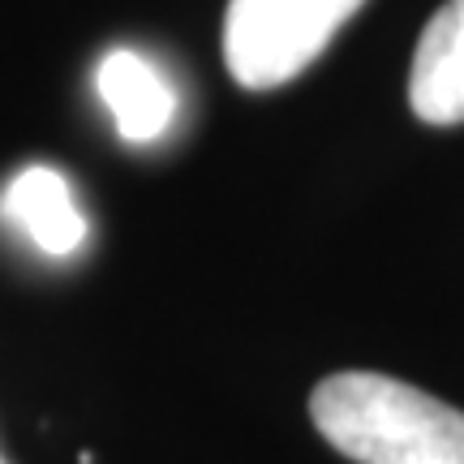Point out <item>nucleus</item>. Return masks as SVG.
I'll return each instance as SVG.
<instances>
[{
  "instance_id": "obj_6",
  "label": "nucleus",
  "mask_w": 464,
  "mask_h": 464,
  "mask_svg": "<svg viewBox=\"0 0 464 464\" xmlns=\"http://www.w3.org/2000/svg\"><path fill=\"white\" fill-rule=\"evenodd\" d=\"M0 464H9V460H5V456H0Z\"/></svg>"
},
{
  "instance_id": "obj_2",
  "label": "nucleus",
  "mask_w": 464,
  "mask_h": 464,
  "mask_svg": "<svg viewBox=\"0 0 464 464\" xmlns=\"http://www.w3.org/2000/svg\"><path fill=\"white\" fill-rule=\"evenodd\" d=\"M365 0H228L224 61L246 91H276L314 65Z\"/></svg>"
},
{
  "instance_id": "obj_3",
  "label": "nucleus",
  "mask_w": 464,
  "mask_h": 464,
  "mask_svg": "<svg viewBox=\"0 0 464 464\" xmlns=\"http://www.w3.org/2000/svg\"><path fill=\"white\" fill-rule=\"evenodd\" d=\"M0 219L48 258H69L86 246V216L78 211L65 172L52 164H31L9 177L0 194Z\"/></svg>"
},
{
  "instance_id": "obj_5",
  "label": "nucleus",
  "mask_w": 464,
  "mask_h": 464,
  "mask_svg": "<svg viewBox=\"0 0 464 464\" xmlns=\"http://www.w3.org/2000/svg\"><path fill=\"white\" fill-rule=\"evenodd\" d=\"M409 103L426 125L464 121V0H448L426 22L409 69Z\"/></svg>"
},
{
  "instance_id": "obj_4",
  "label": "nucleus",
  "mask_w": 464,
  "mask_h": 464,
  "mask_svg": "<svg viewBox=\"0 0 464 464\" xmlns=\"http://www.w3.org/2000/svg\"><path fill=\"white\" fill-rule=\"evenodd\" d=\"M95 91L112 112L116 133L125 142H155L172 130L177 116V86L155 61L133 48H112L95 69Z\"/></svg>"
},
{
  "instance_id": "obj_1",
  "label": "nucleus",
  "mask_w": 464,
  "mask_h": 464,
  "mask_svg": "<svg viewBox=\"0 0 464 464\" xmlns=\"http://www.w3.org/2000/svg\"><path fill=\"white\" fill-rule=\"evenodd\" d=\"M310 417L357 464H464V413L413 382L340 370L314 387Z\"/></svg>"
}]
</instances>
